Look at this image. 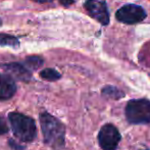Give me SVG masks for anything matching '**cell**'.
Returning <instances> with one entry per match:
<instances>
[{"label": "cell", "instance_id": "1", "mask_svg": "<svg viewBox=\"0 0 150 150\" xmlns=\"http://www.w3.org/2000/svg\"><path fill=\"white\" fill-rule=\"evenodd\" d=\"M40 124L43 133L44 142L54 150L64 147L65 128L62 122L46 111L40 113Z\"/></svg>", "mask_w": 150, "mask_h": 150}, {"label": "cell", "instance_id": "2", "mask_svg": "<svg viewBox=\"0 0 150 150\" xmlns=\"http://www.w3.org/2000/svg\"><path fill=\"white\" fill-rule=\"evenodd\" d=\"M9 124L13 135L23 142H32L37 136L36 122L32 117L20 112H10L8 115Z\"/></svg>", "mask_w": 150, "mask_h": 150}, {"label": "cell", "instance_id": "3", "mask_svg": "<svg viewBox=\"0 0 150 150\" xmlns=\"http://www.w3.org/2000/svg\"><path fill=\"white\" fill-rule=\"evenodd\" d=\"M126 117L132 124L150 122V101L147 99H135L126 106Z\"/></svg>", "mask_w": 150, "mask_h": 150}, {"label": "cell", "instance_id": "4", "mask_svg": "<svg viewBox=\"0 0 150 150\" xmlns=\"http://www.w3.org/2000/svg\"><path fill=\"white\" fill-rule=\"evenodd\" d=\"M117 20L120 23L133 25L140 23L146 18V11L140 5L136 4H126L117 11Z\"/></svg>", "mask_w": 150, "mask_h": 150}, {"label": "cell", "instance_id": "5", "mask_svg": "<svg viewBox=\"0 0 150 150\" xmlns=\"http://www.w3.org/2000/svg\"><path fill=\"white\" fill-rule=\"evenodd\" d=\"M98 141L103 150H115L120 141V134L113 125H104L98 134Z\"/></svg>", "mask_w": 150, "mask_h": 150}, {"label": "cell", "instance_id": "6", "mask_svg": "<svg viewBox=\"0 0 150 150\" xmlns=\"http://www.w3.org/2000/svg\"><path fill=\"white\" fill-rule=\"evenodd\" d=\"M88 13L103 26L109 23V12L104 0H87L84 4Z\"/></svg>", "mask_w": 150, "mask_h": 150}, {"label": "cell", "instance_id": "7", "mask_svg": "<svg viewBox=\"0 0 150 150\" xmlns=\"http://www.w3.org/2000/svg\"><path fill=\"white\" fill-rule=\"evenodd\" d=\"M0 67L6 71L10 77L22 82H29L32 78V74L30 69L25 64L18 62H8L0 64Z\"/></svg>", "mask_w": 150, "mask_h": 150}, {"label": "cell", "instance_id": "8", "mask_svg": "<svg viewBox=\"0 0 150 150\" xmlns=\"http://www.w3.org/2000/svg\"><path fill=\"white\" fill-rule=\"evenodd\" d=\"M16 92V85L8 74H0V101L8 100Z\"/></svg>", "mask_w": 150, "mask_h": 150}, {"label": "cell", "instance_id": "9", "mask_svg": "<svg viewBox=\"0 0 150 150\" xmlns=\"http://www.w3.org/2000/svg\"><path fill=\"white\" fill-rule=\"evenodd\" d=\"M20 45L18 38L14 36L7 35V34L0 33V46H11V47H18Z\"/></svg>", "mask_w": 150, "mask_h": 150}, {"label": "cell", "instance_id": "10", "mask_svg": "<svg viewBox=\"0 0 150 150\" xmlns=\"http://www.w3.org/2000/svg\"><path fill=\"white\" fill-rule=\"evenodd\" d=\"M40 77L42 79L46 80V81H57L58 79H60L61 75L58 73L57 71L53 69H45L43 71H40Z\"/></svg>", "mask_w": 150, "mask_h": 150}, {"label": "cell", "instance_id": "11", "mask_svg": "<svg viewBox=\"0 0 150 150\" xmlns=\"http://www.w3.org/2000/svg\"><path fill=\"white\" fill-rule=\"evenodd\" d=\"M43 58L40 57L38 55H32L26 58L24 64L26 65L28 69H38L42 64H43Z\"/></svg>", "mask_w": 150, "mask_h": 150}, {"label": "cell", "instance_id": "12", "mask_svg": "<svg viewBox=\"0 0 150 150\" xmlns=\"http://www.w3.org/2000/svg\"><path fill=\"white\" fill-rule=\"evenodd\" d=\"M9 128H8V125L6 120L3 117H0V135H4L6 133H8Z\"/></svg>", "mask_w": 150, "mask_h": 150}, {"label": "cell", "instance_id": "13", "mask_svg": "<svg viewBox=\"0 0 150 150\" xmlns=\"http://www.w3.org/2000/svg\"><path fill=\"white\" fill-rule=\"evenodd\" d=\"M8 144L10 145V147H12V148L16 149V150H23V149H25L24 146H20V145H16V143L14 142L13 140H9V141H8Z\"/></svg>", "mask_w": 150, "mask_h": 150}, {"label": "cell", "instance_id": "14", "mask_svg": "<svg viewBox=\"0 0 150 150\" xmlns=\"http://www.w3.org/2000/svg\"><path fill=\"white\" fill-rule=\"evenodd\" d=\"M60 4H62L63 6H69L71 4L74 3V0H58Z\"/></svg>", "mask_w": 150, "mask_h": 150}, {"label": "cell", "instance_id": "15", "mask_svg": "<svg viewBox=\"0 0 150 150\" xmlns=\"http://www.w3.org/2000/svg\"><path fill=\"white\" fill-rule=\"evenodd\" d=\"M35 2H38V3H46V2H51L52 0H33Z\"/></svg>", "mask_w": 150, "mask_h": 150}, {"label": "cell", "instance_id": "16", "mask_svg": "<svg viewBox=\"0 0 150 150\" xmlns=\"http://www.w3.org/2000/svg\"><path fill=\"white\" fill-rule=\"evenodd\" d=\"M1 25H2V20L0 18V26H1Z\"/></svg>", "mask_w": 150, "mask_h": 150}, {"label": "cell", "instance_id": "17", "mask_svg": "<svg viewBox=\"0 0 150 150\" xmlns=\"http://www.w3.org/2000/svg\"><path fill=\"white\" fill-rule=\"evenodd\" d=\"M144 150H147V149H144Z\"/></svg>", "mask_w": 150, "mask_h": 150}]
</instances>
